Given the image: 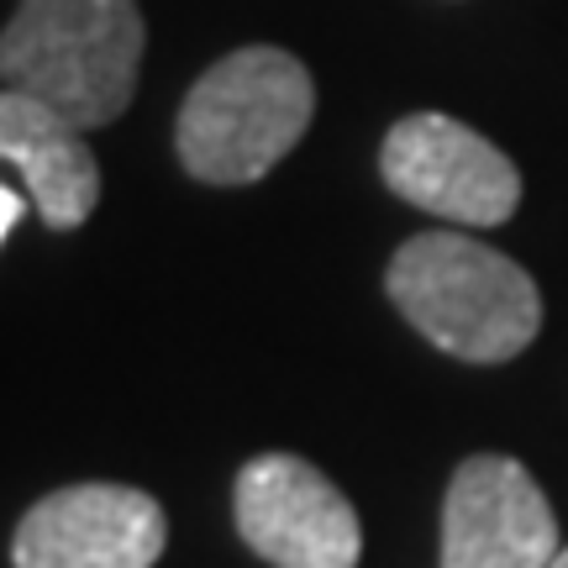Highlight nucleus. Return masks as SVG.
<instances>
[{
    "label": "nucleus",
    "mask_w": 568,
    "mask_h": 568,
    "mask_svg": "<svg viewBox=\"0 0 568 568\" xmlns=\"http://www.w3.org/2000/svg\"><path fill=\"white\" fill-rule=\"evenodd\" d=\"M395 311L464 364H506L542 332V295L516 258L464 232H422L385 268Z\"/></svg>",
    "instance_id": "obj_1"
},
{
    "label": "nucleus",
    "mask_w": 568,
    "mask_h": 568,
    "mask_svg": "<svg viewBox=\"0 0 568 568\" xmlns=\"http://www.w3.org/2000/svg\"><path fill=\"white\" fill-rule=\"evenodd\" d=\"M148 48L138 0H21L0 32V84L95 132L138 95Z\"/></svg>",
    "instance_id": "obj_2"
},
{
    "label": "nucleus",
    "mask_w": 568,
    "mask_h": 568,
    "mask_svg": "<svg viewBox=\"0 0 568 568\" xmlns=\"http://www.w3.org/2000/svg\"><path fill=\"white\" fill-rule=\"evenodd\" d=\"M316 116V84L295 53L253 42L190 84L174 122L184 174L201 184H258L295 153Z\"/></svg>",
    "instance_id": "obj_3"
},
{
    "label": "nucleus",
    "mask_w": 568,
    "mask_h": 568,
    "mask_svg": "<svg viewBox=\"0 0 568 568\" xmlns=\"http://www.w3.org/2000/svg\"><path fill=\"white\" fill-rule=\"evenodd\" d=\"M379 174L406 205L458 226H500L521 205L516 163L485 132L443 111H416L389 126Z\"/></svg>",
    "instance_id": "obj_4"
},
{
    "label": "nucleus",
    "mask_w": 568,
    "mask_h": 568,
    "mask_svg": "<svg viewBox=\"0 0 568 568\" xmlns=\"http://www.w3.org/2000/svg\"><path fill=\"white\" fill-rule=\"evenodd\" d=\"M237 537L274 568H358L364 527L343 489L295 453H258L232 489Z\"/></svg>",
    "instance_id": "obj_5"
},
{
    "label": "nucleus",
    "mask_w": 568,
    "mask_h": 568,
    "mask_svg": "<svg viewBox=\"0 0 568 568\" xmlns=\"http://www.w3.org/2000/svg\"><path fill=\"white\" fill-rule=\"evenodd\" d=\"M169 548L163 506L132 485H63L17 521V568H153Z\"/></svg>",
    "instance_id": "obj_6"
},
{
    "label": "nucleus",
    "mask_w": 568,
    "mask_h": 568,
    "mask_svg": "<svg viewBox=\"0 0 568 568\" xmlns=\"http://www.w3.org/2000/svg\"><path fill=\"white\" fill-rule=\"evenodd\" d=\"M558 558V516L542 485L506 453L458 464L443 500V568H548Z\"/></svg>",
    "instance_id": "obj_7"
},
{
    "label": "nucleus",
    "mask_w": 568,
    "mask_h": 568,
    "mask_svg": "<svg viewBox=\"0 0 568 568\" xmlns=\"http://www.w3.org/2000/svg\"><path fill=\"white\" fill-rule=\"evenodd\" d=\"M0 163L21 169L27 195L53 232H74L95 216L101 163L84 142V126L11 84H0Z\"/></svg>",
    "instance_id": "obj_8"
},
{
    "label": "nucleus",
    "mask_w": 568,
    "mask_h": 568,
    "mask_svg": "<svg viewBox=\"0 0 568 568\" xmlns=\"http://www.w3.org/2000/svg\"><path fill=\"white\" fill-rule=\"evenodd\" d=\"M21 211H27V201H21V195L11 190V184H0V243L11 237V226L21 222Z\"/></svg>",
    "instance_id": "obj_9"
},
{
    "label": "nucleus",
    "mask_w": 568,
    "mask_h": 568,
    "mask_svg": "<svg viewBox=\"0 0 568 568\" xmlns=\"http://www.w3.org/2000/svg\"><path fill=\"white\" fill-rule=\"evenodd\" d=\"M548 568H568V548H558V558H552Z\"/></svg>",
    "instance_id": "obj_10"
}]
</instances>
